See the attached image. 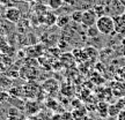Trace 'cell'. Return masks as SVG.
I'll return each mask as SVG.
<instances>
[{
	"instance_id": "obj_1",
	"label": "cell",
	"mask_w": 125,
	"mask_h": 120,
	"mask_svg": "<svg viewBox=\"0 0 125 120\" xmlns=\"http://www.w3.org/2000/svg\"><path fill=\"white\" fill-rule=\"evenodd\" d=\"M22 88H23V97L28 98V99H34V101H38L40 102L42 97L44 96L42 85L36 83L35 81L27 82L26 84L22 85Z\"/></svg>"
},
{
	"instance_id": "obj_2",
	"label": "cell",
	"mask_w": 125,
	"mask_h": 120,
	"mask_svg": "<svg viewBox=\"0 0 125 120\" xmlns=\"http://www.w3.org/2000/svg\"><path fill=\"white\" fill-rule=\"evenodd\" d=\"M98 31L102 35H112L115 34V24H114V18L110 15H103L97 18L96 24Z\"/></svg>"
},
{
	"instance_id": "obj_3",
	"label": "cell",
	"mask_w": 125,
	"mask_h": 120,
	"mask_svg": "<svg viewBox=\"0 0 125 120\" xmlns=\"http://www.w3.org/2000/svg\"><path fill=\"white\" fill-rule=\"evenodd\" d=\"M19 74H20V77H22L23 80H26L27 82H30V81H35L36 79H37L38 71H37V68L34 66L23 65V66L20 67Z\"/></svg>"
},
{
	"instance_id": "obj_4",
	"label": "cell",
	"mask_w": 125,
	"mask_h": 120,
	"mask_svg": "<svg viewBox=\"0 0 125 120\" xmlns=\"http://www.w3.org/2000/svg\"><path fill=\"white\" fill-rule=\"evenodd\" d=\"M5 18L10 23H19L21 21V18H22V12L19 7H15V6H10V7H7L5 9L4 13Z\"/></svg>"
},
{
	"instance_id": "obj_5",
	"label": "cell",
	"mask_w": 125,
	"mask_h": 120,
	"mask_svg": "<svg viewBox=\"0 0 125 120\" xmlns=\"http://www.w3.org/2000/svg\"><path fill=\"white\" fill-rule=\"evenodd\" d=\"M42 89H43V92L45 95H48V96H54L59 90V83L54 79H48L46 81L43 82Z\"/></svg>"
},
{
	"instance_id": "obj_6",
	"label": "cell",
	"mask_w": 125,
	"mask_h": 120,
	"mask_svg": "<svg viewBox=\"0 0 125 120\" xmlns=\"http://www.w3.org/2000/svg\"><path fill=\"white\" fill-rule=\"evenodd\" d=\"M97 15L95 14L94 9H87L83 12L82 14V21H81V24L86 28L93 27L96 24V21H97Z\"/></svg>"
},
{
	"instance_id": "obj_7",
	"label": "cell",
	"mask_w": 125,
	"mask_h": 120,
	"mask_svg": "<svg viewBox=\"0 0 125 120\" xmlns=\"http://www.w3.org/2000/svg\"><path fill=\"white\" fill-rule=\"evenodd\" d=\"M108 12L111 13L110 16H112V18L117 16V15H122L125 13V6H123L118 0H111V2L107 7V13Z\"/></svg>"
},
{
	"instance_id": "obj_8",
	"label": "cell",
	"mask_w": 125,
	"mask_h": 120,
	"mask_svg": "<svg viewBox=\"0 0 125 120\" xmlns=\"http://www.w3.org/2000/svg\"><path fill=\"white\" fill-rule=\"evenodd\" d=\"M125 109V105H124V102H123V98H119L116 103H112V104H109V117L111 118H115L119 114V112L122 110Z\"/></svg>"
},
{
	"instance_id": "obj_9",
	"label": "cell",
	"mask_w": 125,
	"mask_h": 120,
	"mask_svg": "<svg viewBox=\"0 0 125 120\" xmlns=\"http://www.w3.org/2000/svg\"><path fill=\"white\" fill-rule=\"evenodd\" d=\"M110 89L112 91V95L115 97L118 98H123L125 96V83L124 82H112L111 85H110Z\"/></svg>"
},
{
	"instance_id": "obj_10",
	"label": "cell",
	"mask_w": 125,
	"mask_h": 120,
	"mask_svg": "<svg viewBox=\"0 0 125 120\" xmlns=\"http://www.w3.org/2000/svg\"><path fill=\"white\" fill-rule=\"evenodd\" d=\"M112 18L115 24V34H125V13L114 16Z\"/></svg>"
},
{
	"instance_id": "obj_11",
	"label": "cell",
	"mask_w": 125,
	"mask_h": 120,
	"mask_svg": "<svg viewBox=\"0 0 125 120\" xmlns=\"http://www.w3.org/2000/svg\"><path fill=\"white\" fill-rule=\"evenodd\" d=\"M24 109L29 116H34L36 113H38L41 110V105L38 101H34V99H29L28 102L24 104Z\"/></svg>"
},
{
	"instance_id": "obj_12",
	"label": "cell",
	"mask_w": 125,
	"mask_h": 120,
	"mask_svg": "<svg viewBox=\"0 0 125 120\" xmlns=\"http://www.w3.org/2000/svg\"><path fill=\"white\" fill-rule=\"evenodd\" d=\"M96 110H97L98 116L101 118H107L109 117V104H108L105 101H102L97 104L96 106Z\"/></svg>"
},
{
	"instance_id": "obj_13",
	"label": "cell",
	"mask_w": 125,
	"mask_h": 120,
	"mask_svg": "<svg viewBox=\"0 0 125 120\" xmlns=\"http://www.w3.org/2000/svg\"><path fill=\"white\" fill-rule=\"evenodd\" d=\"M75 58H74V55H73V53H64L62 54V57H60V62H62V65H64L65 67H72L71 65H70V62H71L72 65H74L75 64Z\"/></svg>"
},
{
	"instance_id": "obj_14",
	"label": "cell",
	"mask_w": 125,
	"mask_h": 120,
	"mask_svg": "<svg viewBox=\"0 0 125 120\" xmlns=\"http://www.w3.org/2000/svg\"><path fill=\"white\" fill-rule=\"evenodd\" d=\"M71 15H66V14H64V15H59L58 18H57V27L60 28V29H65V28L70 24L71 22Z\"/></svg>"
},
{
	"instance_id": "obj_15",
	"label": "cell",
	"mask_w": 125,
	"mask_h": 120,
	"mask_svg": "<svg viewBox=\"0 0 125 120\" xmlns=\"http://www.w3.org/2000/svg\"><path fill=\"white\" fill-rule=\"evenodd\" d=\"M45 106L50 109V110H52V111H56V112H62V109H60V105H59V103L56 101V99H52V98H49V99H46V102H45Z\"/></svg>"
},
{
	"instance_id": "obj_16",
	"label": "cell",
	"mask_w": 125,
	"mask_h": 120,
	"mask_svg": "<svg viewBox=\"0 0 125 120\" xmlns=\"http://www.w3.org/2000/svg\"><path fill=\"white\" fill-rule=\"evenodd\" d=\"M72 116H73L74 120H85L87 117V111L83 107L82 109L78 107V109H74V111L72 112Z\"/></svg>"
},
{
	"instance_id": "obj_17",
	"label": "cell",
	"mask_w": 125,
	"mask_h": 120,
	"mask_svg": "<svg viewBox=\"0 0 125 120\" xmlns=\"http://www.w3.org/2000/svg\"><path fill=\"white\" fill-rule=\"evenodd\" d=\"M57 15H54L52 12H48V13L44 15V24H46L48 27H51V26H53L56 24L57 22Z\"/></svg>"
},
{
	"instance_id": "obj_18",
	"label": "cell",
	"mask_w": 125,
	"mask_h": 120,
	"mask_svg": "<svg viewBox=\"0 0 125 120\" xmlns=\"http://www.w3.org/2000/svg\"><path fill=\"white\" fill-rule=\"evenodd\" d=\"M9 95L12 97H15V98H20V97H23V88L22 87H12L10 89L8 90Z\"/></svg>"
},
{
	"instance_id": "obj_19",
	"label": "cell",
	"mask_w": 125,
	"mask_h": 120,
	"mask_svg": "<svg viewBox=\"0 0 125 120\" xmlns=\"http://www.w3.org/2000/svg\"><path fill=\"white\" fill-rule=\"evenodd\" d=\"M64 5V0H48V6L52 10H58Z\"/></svg>"
},
{
	"instance_id": "obj_20",
	"label": "cell",
	"mask_w": 125,
	"mask_h": 120,
	"mask_svg": "<svg viewBox=\"0 0 125 120\" xmlns=\"http://www.w3.org/2000/svg\"><path fill=\"white\" fill-rule=\"evenodd\" d=\"M82 14H83V12H81V10H73L72 14H71V20L74 23H79V24H81V21H82Z\"/></svg>"
},
{
	"instance_id": "obj_21",
	"label": "cell",
	"mask_w": 125,
	"mask_h": 120,
	"mask_svg": "<svg viewBox=\"0 0 125 120\" xmlns=\"http://www.w3.org/2000/svg\"><path fill=\"white\" fill-rule=\"evenodd\" d=\"M93 9H94V12H95V14L97 15V18H101V16H103V15H108L107 14V7H104V6H102V5H96Z\"/></svg>"
},
{
	"instance_id": "obj_22",
	"label": "cell",
	"mask_w": 125,
	"mask_h": 120,
	"mask_svg": "<svg viewBox=\"0 0 125 120\" xmlns=\"http://www.w3.org/2000/svg\"><path fill=\"white\" fill-rule=\"evenodd\" d=\"M101 32L98 31L97 27L96 26H93V27H89L87 28V36L90 37V38H95V37H97Z\"/></svg>"
},
{
	"instance_id": "obj_23",
	"label": "cell",
	"mask_w": 125,
	"mask_h": 120,
	"mask_svg": "<svg viewBox=\"0 0 125 120\" xmlns=\"http://www.w3.org/2000/svg\"><path fill=\"white\" fill-rule=\"evenodd\" d=\"M8 46L9 45L7 44V40L5 39V37L0 35V53H4Z\"/></svg>"
},
{
	"instance_id": "obj_24",
	"label": "cell",
	"mask_w": 125,
	"mask_h": 120,
	"mask_svg": "<svg viewBox=\"0 0 125 120\" xmlns=\"http://www.w3.org/2000/svg\"><path fill=\"white\" fill-rule=\"evenodd\" d=\"M9 96H10V95H9L8 91H5V90L1 91V92H0V103H5L9 98Z\"/></svg>"
},
{
	"instance_id": "obj_25",
	"label": "cell",
	"mask_w": 125,
	"mask_h": 120,
	"mask_svg": "<svg viewBox=\"0 0 125 120\" xmlns=\"http://www.w3.org/2000/svg\"><path fill=\"white\" fill-rule=\"evenodd\" d=\"M118 75H119V77H121L123 81H125V67H122L121 69H118Z\"/></svg>"
},
{
	"instance_id": "obj_26",
	"label": "cell",
	"mask_w": 125,
	"mask_h": 120,
	"mask_svg": "<svg viewBox=\"0 0 125 120\" xmlns=\"http://www.w3.org/2000/svg\"><path fill=\"white\" fill-rule=\"evenodd\" d=\"M117 120H125V109L119 112V114L117 116Z\"/></svg>"
},
{
	"instance_id": "obj_27",
	"label": "cell",
	"mask_w": 125,
	"mask_h": 120,
	"mask_svg": "<svg viewBox=\"0 0 125 120\" xmlns=\"http://www.w3.org/2000/svg\"><path fill=\"white\" fill-rule=\"evenodd\" d=\"M0 4H2V5L8 4V0H0Z\"/></svg>"
},
{
	"instance_id": "obj_28",
	"label": "cell",
	"mask_w": 125,
	"mask_h": 120,
	"mask_svg": "<svg viewBox=\"0 0 125 120\" xmlns=\"http://www.w3.org/2000/svg\"><path fill=\"white\" fill-rule=\"evenodd\" d=\"M23 2H32V1H35V0H21Z\"/></svg>"
},
{
	"instance_id": "obj_29",
	"label": "cell",
	"mask_w": 125,
	"mask_h": 120,
	"mask_svg": "<svg viewBox=\"0 0 125 120\" xmlns=\"http://www.w3.org/2000/svg\"><path fill=\"white\" fill-rule=\"evenodd\" d=\"M118 1H119V2H121L123 6H125V0H118Z\"/></svg>"
},
{
	"instance_id": "obj_30",
	"label": "cell",
	"mask_w": 125,
	"mask_h": 120,
	"mask_svg": "<svg viewBox=\"0 0 125 120\" xmlns=\"http://www.w3.org/2000/svg\"><path fill=\"white\" fill-rule=\"evenodd\" d=\"M1 91H4V88H2V84H1V82H0V92Z\"/></svg>"
},
{
	"instance_id": "obj_31",
	"label": "cell",
	"mask_w": 125,
	"mask_h": 120,
	"mask_svg": "<svg viewBox=\"0 0 125 120\" xmlns=\"http://www.w3.org/2000/svg\"><path fill=\"white\" fill-rule=\"evenodd\" d=\"M123 102H124V105H125V96L123 97Z\"/></svg>"
},
{
	"instance_id": "obj_32",
	"label": "cell",
	"mask_w": 125,
	"mask_h": 120,
	"mask_svg": "<svg viewBox=\"0 0 125 120\" xmlns=\"http://www.w3.org/2000/svg\"><path fill=\"white\" fill-rule=\"evenodd\" d=\"M123 53H124V55H125V47H124V51H123Z\"/></svg>"
}]
</instances>
